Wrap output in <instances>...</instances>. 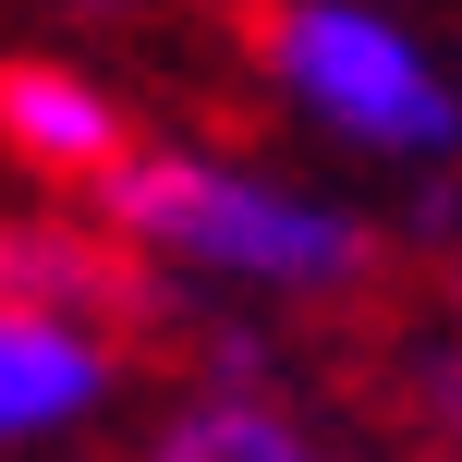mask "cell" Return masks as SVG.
<instances>
[{
	"label": "cell",
	"instance_id": "52a82bcc",
	"mask_svg": "<svg viewBox=\"0 0 462 462\" xmlns=\"http://www.w3.org/2000/svg\"><path fill=\"white\" fill-rule=\"evenodd\" d=\"M328 462H402V450H328ZM414 462H426V450H414Z\"/></svg>",
	"mask_w": 462,
	"mask_h": 462
},
{
	"label": "cell",
	"instance_id": "277c9868",
	"mask_svg": "<svg viewBox=\"0 0 462 462\" xmlns=\"http://www.w3.org/2000/svg\"><path fill=\"white\" fill-rule=\"evenodd\" d=\"M0 146H13L37 183H73V195H86L97 171L134 146V110H122V86H97L86 61L13 49V61H0Z\"/></svg>",
	"mask_w": 462,
	"mask_h": 462
},
{
	"label": "cell",
	"instance_id": "5b68a950",
	"mask_svg": "<svg viewBox=\"0 0 462 462\" xmlns=\"http://www.w3.org/2000/svg\"><path fill=\"white\" fill-rule=\"evenodd\" d=\"M328 450L341 439H317L268 377H195V390H171L134 426L122 462H328Z\"/></svg>",
	"mask_w": 462,
	"mask_h": 462
},
{
	"label": "cell",
	"instance_id": "3957f363",
	"mask_svg": "<svg viewBox=\"0 0 462 462\" xmlns=\"http://www.w3.org/2000/svg\"><path fill=\"white\" fill-rule=\"evenodd\" d=\"M122 402H134V341H122V304L0 292V462L86 439V426H110Z\"/></svg>",
	"mask_w": 462,
	"mask_h": 462
},
{
	"label": "cell",
	"instance_id": "6da1fadb",
	"mask_svg": "<svg viewBox=\"0 0 462 462\" xmlns=\"http://www.w3.org/2000/svg\"><path fill=\"white\" fill-rule=\"evenodd\" d=\"M86 195L134 268H171L219 304H341L377 280V231L341 195H304L219 146H122Z\"/></svg>",
	"mask_w": 462,
	"mask_h": 462
},
{
	"label": "cell",
	"instance_id": "7a4b0ae2",
	"mask_svg": "<svg viewBox=\"0 0 462 462\" xmlns=\"http://www.w3.org/2000/svg\"><path fill=\"white\" fill-rule=\"evenodd\" d=\"M255 61L353 159H390V171H450L462 159V73L377 0H268Z\"/></svg>",
	"mask_w": 462,
	"mask_h": 462
},
{
	"label": "cell",
	"instance_id": "8992f818",
	"mask_svg": "<svg viewBox=\"0 0 462 462\" xmlns=\"http://www.w3.org/2000/svg\"><path fill=\"white\" fill-rule=\"evenodd\" d=\"M439 304H450V341H462V255H450V280H439Z\"/></svg>",
	"mask_w": 462,
	"mask_h": 462
}]
</instances>
